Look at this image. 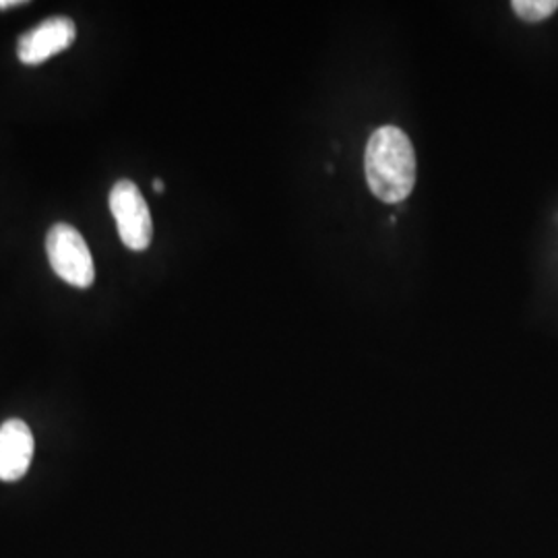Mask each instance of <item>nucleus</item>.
Segmentation results:
<instances>
[{
	"label": "nucleus",
	"instance_id": "obj_2",
	"mask_svg": "<svg viewBox=\"0 0 558 558\" xmlns=\"http://www.w3.org/2000/svg\"><path fill=\"white\" fill-rule=\"evenodd\" d=\"M46 253L54 274L75 288H89L96 279L94 257L80 230L71 223H54L46 236Z\"/></svg>",
	"mask_w": 558,
	"mask_h": 558
},
{
	"label": "nucleus",
	"instance_id": "obj_6",
	"mask_svg": "<svg viewBox=\"0 0 558 558\" xmlns=\"http://www.w3.org/2000/svg\"><path fill=\"white\" fill-rule=\"evenodd\" d=\"M515 15L527 23H539L558 11V0H513Z\"/></svg>",
	"mask_w": 558,
	"mask_h": 558
},
{
	"label": "nucleus",
	"instance_id": "obj_8",
	"mask_svg": "<svg viewBox=\"0 0 558 558\" xmlns=\"http://www.w3.org/2000/svg\"><path fill=\"white\" fill-rule=\"evenodd\" d=\"M154 189H156V193H163V182L161 180H154Z\"/></svg>",
	"mask_w": 558,
	"mask_h": 558
},
{
	"label": "nucleus",
	"instance_id": "obj_3",
	"mask_svg": "<svg viewBox=\"0 0 558 558\" xmlns=\"http://www.w3.org/2000/svg\"><path fill=\"white\" fill-rule=\"evenodd\" d=\"M110 211L117 220L120 240L131 251L149 248L154 239V221L147 201L133 180H119L110 191Z\"/></svg>",
	"mask_w": 558,
	"mask_h": 558
},
{
	"label": "nucleus",
	"instance_id": "obj_5",
	"mask_svg": "<svg viewBox=\"0 0 558 558\" xmlns=\"http://www.w3.org/2000/svg\"><path fill=\"white\" fill-rule=\"evenodd\" d=\"M34 435L20 418L7 420L0 426V480H21L34 459Z\"/></svg>",
	"mask_w": 558,
	"mask_h": 558
},
{
	"label": "nucleus",
	"instance_id": "obj_7",
	"mask_svg": "<svg viewBox=\"0 0 558 558\" xmlns=\"http://www.w3.org/2000/svg\"><path fill=\"white\" fill-rule=\"evenodd\" d=\"M21 4H25V0H0V11L11 9V7H21Z\"/></svg>",
	"mask_w": 558,
	"mask_h": 558
},
{
	"label": "nucleus",
	"instance_id": "obj_4",
	"mask_svg": "<svg viewBox=\"0 0 558 558\" xmlns=\"http://www.w3.org/2000/svg\"><path fill=\"white\" fill-rule=\"evenodd\" d=\"M77 38L75 21L69 17H50L25 32L17 44V57L23 64L36 66L69 50Z\"/></svg>",
	"mask_w": 558,
	"mask_h": 558
},
{
	"label": "nucleus",
	"instance_id": "obj_1",
	"mask_svg": "<svg viewBox=\"0 0 558 558\" xmlns=\"http://www.w3.org/2000/svg\"><path fill=\"white\" fill-rule=\"evenodd\" d=\"M418 161L410 137L399 126H380L364 149V174L377 199L398 205L416 186Z\"/></svg>",
	"mask_w": 558,
	"mask_h": 558
}]
</instances>
